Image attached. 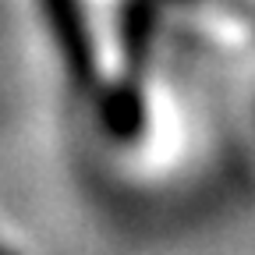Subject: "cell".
Here are the masks:
<instances>
[{
    "label": "cell",
    "instance_id": "cell-1",
    "mask_svg": "<svg viewBox=\"0 0 255 255\" xmlns=\"http://www.w3.org/2000/svg\"><path fill=\"white\" fill-rule=\"evenodd\" d=\"M46 18L57 32V43L64 50V64H68V75L85 82L92 75V46H89V32H85V18L78 0H43Z\"/></svg>",
    "mask_w": 255,
    "mask_h": 255
}]
</instances>
